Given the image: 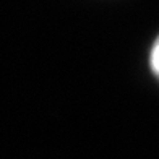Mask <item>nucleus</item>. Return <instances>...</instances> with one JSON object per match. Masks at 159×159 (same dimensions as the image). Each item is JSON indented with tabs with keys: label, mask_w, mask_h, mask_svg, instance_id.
<instances>
[{
	"label": "nucleus",
	"mask_w": 159,
	"mask_h": 159,
	"mask_svg": "<svg viewBox=\"0 0 159 159\" xmlns=\"http://www.w3.org/2000/svg\"><path fill=\"white\" fill-rule=\"evenodd\" d=\"M151 67H153L154 73L159 76V39L156 41L153 50H151Z\"/></svg>",
	"instance_id": "obj_1"
}]
</instances>
